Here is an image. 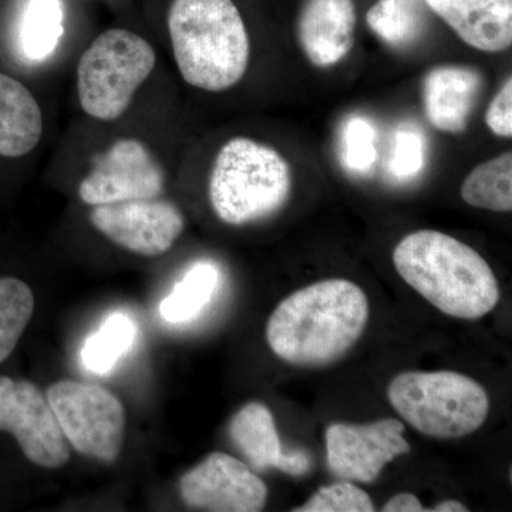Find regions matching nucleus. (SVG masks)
Returning a JSON list of instances; mask_svg holds the SVG:
<instances>
[{
    "label": "nucleus",
    "instance_id": "18",
    "mask_svg": "<svg viewBox=\"0 0 512 512\" xmlns=\"http://www.w3.org/2000/svg\"><path fill=\"white\" fill-rule=\"evenodd\" d=\"M461 198L470 207L494 212L512 210V154L481 163L467 175L460 190Z\"/></svg>",
    "mask_w": 512,
    "mask_h": 512
},
{
    "label": "nucleus",
    "instance_id": "2",
    "mask_svg": "<svg viewBox=\"0 0 512 512\" xmlns=\"http://www.w3.org/2000/svg\"><path fill=\"white\" fill-rule=\"evenodd\" d=\"M393 264L406 284L439 311L477 320L500 301V286L491 266L470 245L433 229L404 237Z\"/></svg>",
    "mask_w": 512,
    "mask_h": 512
},
{
    "label": "nucleus",
    "instance_id": "1",
    "mask_svg": "<svg viewBox=\"0 0 512 512\" xmlns=\"http://www.w3.org/2000/svg\"><path fill=\"white\" fill-rule=\"evenodd\" d=\"M369 320L366 293L348 279H326L284 299L266 325L279 359L295 366L335 363L362 336Z\"/></svg>",
    "mask_w": 512,
    "mask_h": 512
},
{
    "label": "nucleus",
    "instance_id": "15",
    "mask_svg": "<svg viewBox=\"0 0 512 512\" xmlns=\"http://www.w3.org/2000/svg\"><path fill=\"white\" fill-rule=\"evenodd\" d=\"M229 437L256 471L278 468L293 477L311 471L312 461L306 451L282 447L274 416L265 404L252 402L238 410L229 423Z\"/></svg>",
    "mask_w": 512,
    "mask_h": 512
},
{
    "label": "nucleus",
    "instance_id": "5",
    "mask_svg": "<svg viewBox=\"0 0 512 512\" xmlns=\"http://www.w3.org/2000/svg\"><path fill=\"white\" fill-rule=\"evenodd\" d=\"M393 409L413 429L434 439H460L483 426L490 400L471 377L450 372H406L387 390Z\"/></svg>",
    "mask_w": 512,
    "mask_h": 512
},
{
    "label": "nucleus",
    "instance_id": "7",
    "mask_svg": "<svg viewBox=\"0 0 512 512\" xmlns=\"http://www.w3.org/2000/svg\"><path fill=\"white\" fill-rule=\"evenodd\" d=\"M67 443L83 456L111 464L123 450L126 409L97 384L60 380L46 393Z\"/></svg>",
    "mask_w": 512,
    "mask_h": 512
},
{
    "label": "nucleus",
    "instance_id": "4",
    "mask_svg": "<svg viewBox=\"0 0 512 512\" xmlns=\"http://www.w3.org/2000/svg\"><path fill=\"white\" fill-rule=\"evenodd\" d=\"M292 168L275 148L247 137L227 141L212 165V210L232 227L254 224L285 207L292 194Z\"/></svg>",
    "mask_w": 512,
    "mask_h": 512
},
{
    "label": "nucleus",
    "instance_id": "27",
    "mask_svg": "<svg viewBox=\"0 0 512 512\" xmlns=\"http://www.w3.org/2000/svg\"><path fill=\"white\" fill-rule=\"evenodd\" d=\"M485 124L494 136L512 137V79L508 77L485 111Z\"/></svg>",
    "mask_w": 512,
    "mask_h": 512
},
{
    "label": "nucleus",
    "instance_id": "10",
    "mask_svg": "<svg viewBox=\"0 0 512 512\" xmlns=\"http://www.w3.org/2000/svg\"><path fill=\"white\" fill-rule=\"evenodd\" d=\"M404 424L383 419L369 424H330L326 430L328 467L340 480L373 483L394 458L410 453Z\"/></svg>",
    "mask_w": 512,
    "mask_h": 512
},
{
    "label": "nucleus",
    "instance_id": "12",
    "mask_svg": "<svg viewBox=\"0 0 512 512\" xmlns=\"http://www.w3.org/2000/svg\"><path fill=\"white\" fill-rule=\"evenodd\" d=\"M180 494L197 510L256 512L265 507L268 488L247 464L215 451L181 477Z\"/></svg>",
    "mask_w": 512,
    "mask_h": 512
},
{
    "label": "nucleus",
    "instance_id": "14",
    "mask_svg": "<svg viewBox=\"0 0 512 512\" xmlns=\"http://www.w3.org/2000/svg\"><path fill=\"white\" fill-rule=\"evenodd\" d=\"M356 22L353 0H305L298 19L303 55L319 69L336 66L355 45Z\"/></svg>",
    "mask_w": 512,
    "mask_h": 512
},
{
    "label": "nucleus",
    "instance_id": "19",
    "mask_svg": "<svg viewBox=\"0 0 512 512\" xmlns=\"http://www.w3.org/2000/svg\"><path fill=\"white\" fill-rule=\"evenodd\" d=\"M218 282L220 271L211 262L192 265L170 295L161 302V318L168 323L190 322L211 301Z\"/></svg>",
    "mask_w": 512,
    "mask_h": 512
},
{
    "label": "nucleus",
    "instance_id": "11",
    "mask_svg": "<svg viewBox=\"0 0 512 512\" xmlns=\"http://www.w3.org/2000/svg\"><path fill=\"white\" fill-rule=\"evenodd\" d=\"M90 222L114 244L148 258L170 251L185 225L180 208L160 198L97 205Z\"/></svg>",
    "mask_w": 512,
    "mask_h": 512
},
{
    "label": "nucleus",
    "instance_id": "16",
    "mask_svg": "<svg viewBox=\"0 0 512 512\" xmlns=\"http://www.w3.org/2000/svg\"><path fill=\"white\" fill-rule=\"evenodd\" d=\"M43 116L28 87L0 73V156H26L39 144Z\"/></svg>",
    "mask_w": 512,
    "mask_h": 512
},
{
    "label": "nucleus",
    "instance_id": "24",
    "mask_svg": "<svg viewBox=\"0 0 512 512\" xmlns=\"http://www.w3.org/2000/svg\"><path fill=\"white\" fill-rule=\"evenodd\" d=\"M339 154L349 173L365 175L377 160L376 131L362 116H352L343 123L339 137Z\"/></svg>",
    "mask_w": 512,
    "mask_h": 512
},
{
    "label": "nucleus",
    "instance_id": "30",
    "mask_svg": "<svg viewBox=\"0 0 512 512\" xmlns=\"http://www.w3.org/2000/svg\"><path fill=\"white\" fill-rule=\"evenodd\" d=\"M431 511L436 512H467L468 508L460 501L456 500H446L441 501V503L436 505V508H433Z\"/></svg>",
    "mask_w": 512,
    "mask_h": 512
},
{
    "label": "nucleus",
    "instance_id": "9",
    "mask_svg": "<svg viewBox=\"0 0 512 512\" xmlns=\"http://www.w3.org/2000/svg\"><path fill=\"white\" fill-rule=\"evenodd\" d=\"M164 191L163 167L146 144L134 138L116 141L79 185L80 200L92 207L153 200Z\"/></svg>",
    "mask_w": 512,
    "mask_h": 512
},
{
    "label": "nucleus",
    "instance_id": "29",
    "mask_svg": "<svg viewBox=\"0 0 512 512\" xmlns=\"http://www.w3.org/2000/svg\"><path fill=\"white\" fill-rule=\"evenodd\" d=\"M426 508L414 494L402 493L394 495L386 504L383 512H423Z\"/></svg>",
    "mask_w": 512,
    "mask_h": 512
},
{
    "label": "nucleus",
    "instance_id": "23",
    "mask_svg": "<svg viewBox=\"0 0 512 512\" xmlns=\"http://www.w3.org/2000/svg\"><path fill=\"white\" fill-rule=\"evenodd\" d=\"M35 312V295L26 282L0 278V363L18 346Z\"/></svg>",
    "mask_w": 512,
    "mask_h": 512
},
{
    "label": "nucleus",
    "instance_id": "17",
    "mask_svg": "<svg viewBox=\"0 0 512 512\" xmlns=\"http://www.w3.org/2000/svg\"><path fill=\"white\" fill-rule=\"evenodd\" d=\"M447 25L473 49L505 52L512 43V0H481Z\"/></svg>",
    "mask_w": 512,
    "mask_h": 512
},
{
    "label": "nucleus",
    "instance_id": "6",
    "mask_svg": "<svg viewBox=\"0 0 512 512\" xmlns=\"http://www.w3.org/2000/svg\"><path fill=\"white\" fill-rule=\"evenodd\" d=\"M153 46L124 29L101 33L77 66V96L84 113L100 121L120 119L156 67Z\"/></svg>",
    "mask_w": 512,
    "mask_h": 512
},
{
    "label": "nucleus",
    "instance_id": "20",
    "mask_svg": "<svg viewBox=\"0 0 512 512\" xmlns=\"http://www.w3.org/2000/svg\"><path fill=\"white\" fill-rule=\"evenodd\" d=\"M136 336L137 326L133 319L124 313H113L84 342L83 366L96 375H107L133 348Z\"/></svg>",
    "mask_w": 512,
    "mask_h": 512
},
{
    "label": "nucleus",
    "instance_id": "13",
    "mask_svg": "<svg viewBox=\"0 0 512 512\" xmlns=\"http://www.w3.org/2000/svg\"><path fill=\"white\" fill-rule=\"evenodd\" d=\"M484 89V76L476 67L443 64L424 77L423 107L430 126L446 134L467 130Z\"/></svg>",
    "mask_w": 512,
    "mask_h": 512
},
{
    "label": "nucleus",
    "instance_id": "26",
    "mask_svg": "<svg viewBox=\"0 0 512 512\" xmlns=\"http://www.w3.org/2000/svg\"><path fill=\"white\" fill-rule=\"evenodd\" d=\"M296 512H373V505L370 495L362 488L350 483L340 481L319 488L315 494L306 501L302 507L296 508Z\"/></svg>",
    "mask_w": 512,
    "mask_h": 512
},
{
    "label": "nucleus",
    "instance_id": "25",
    "mask_svg": "<svg viewBox=\"0 0 512 512\" xmlns=\"http://www.w3.org/2000/svg\"><path fill=\"white\" fill-rule=\"evenodd\" d=\"M427 161V140L420 127L403 123L394 130L387 168L399 181L412 180Z\"/></svg>",
    "mask_w": 512,
    "mask_h": 512
},
{
    "label": "nucleus",
    "instance_id": "21",
    "mask_svg": "<svg viewBox=\"0 0 512 512\" xmlns=\"http://www.w3.org/2000/svg\"><path fill=\"white\" fill-rule=\"evenodd\" d=\"M62 0H29L20 28L23 55L43 62L55 53L63 36Z\"/></svg>",
    "mask_w": 512,
    "mask_h": 512
},
{
    "label": "nucleus",
    "instance_id": "8",
    "mask_svg": "<svg viewBox=\"0 0 512 512\" xmlns=\"http://www.w3.org/2000/svg\"><path fill=\"white\" fill-rule=\"evenodd\" d=\"M0 431L12 434L36 466L57 470L69 463L67 443L45 394L29 380L0 376Z\"/></svg>",
    "mask_w": 512,
    "mask_h": 512
},
{
    "label": "nucleus",
    "instance_id": "22",
    "mask_svg": "<svg viewBox=\"0 0 512 512\" xmlns=\"http://www.w3.org/2000/svg\"><path fill=\"white\" fill-rule=\"evenodd\" d=\"M424 0H377L367 12V26L386 45L402 47L419 37Z\"/></svg>",
    "mask_w": 512,
    "mask_h": 512
},
{
    "label": "nucleus",
    "instance_id": "3",
    "mask_svg": "<svg viewBox=\"0 0 512 512\" xmlns=\"http://www.w3.org/2000/svg\"><path fill=\"white\" fill-rule=\"evenodd\" d=\"M168 32L178 70L195 89L225 92L247 73L251 43L232 0H174Z\"/></svg>",
    "mask_w": 512,
    "mask_h": 512
},
{
    "label": "nucleus",
    "instance_id": "28",
    "mask_svg": "<svg viewBox=\"0 0 512 512\" xmlns=\"http://www.w3.org/2000/svg\"><path fill=\"white\" fill-rule=\"evenodd\" d=\"M481 0H424L427 8L448 23L466 10L474 8Z\"/></svg>",
    "mask_w": 512,
    "mask_h": 512
}]
</instances>
